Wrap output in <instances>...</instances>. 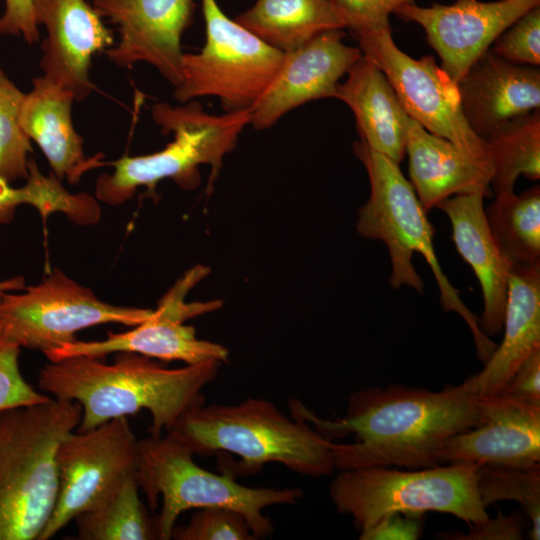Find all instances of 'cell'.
<instances>
[{
    "instance_id": "obj_10",
    "label": "cell",
    "mask_w": 540,
    "mask_h": 540,
    "mask_svg": "<svg viewBox=\"0 0 540 540\" xmlns=\"http://www.w3.org/2000/svg\"><path fill=\"white\" fill-rule=\"evenodd\" d=\"M25 292L5 293L0 299V337L20 348L43 354L77 340L75 334L99 324L136 326L152 309L118 306L97 298L55 269Z\"/></svg>"
},
{
    "instance_id": "obj_20",
    "label": "cell",
    "mask_w": 540,
    "mask_h": 540,
    "mask_svg": "<svg viewBox=\"0 0 540 540\" xmlns=\"http://www.w3.org/2000/svg\"><path fill=\"white\" fill-rule=\"evenodd\" d=\"M482 193L459 194L439 203L452 226V240L474 271L483 296L479 327L486 336L499 334L507 300L511 264L498 248L485 217Z\"/></svg>"
},
{
    "instance_id": "obj_31",
    "label": "cell",
    "mask_w": 540,
    "mask_h": 540,
    "mask_svg": "<svg viewBox=\"0 0 540 540\" xmlns=\"http://www.w3.org/2000/svg\"><path fill=\"white\" fill-rule=\"evenodd\" d=\"M25 94L0 67V177L9 183L29 176L31 140L20 123Z\"/></svg>"
},
{
    "instance_id": "obj_26",
    "label": "cell",
    "mask_w": 540,
    "mask_h": 540,
    "mask_svg": "<svg viewBox=\"0 0 540 540\" xmlns=\"http://www.w3.org/2000/svg\"><path fill=\"white\" fill-rule=\"evenodd\" d=\"M74 521L80 540L158 539L155 522L139 497L135 472L126 475L100 502Z\"/></svg>"
},
{
    "instance_id": "obj_24",
    "label": "cell",
    "mask_w": 540,
    "mask_h": 540,
    "mask_svg": "<svg viewBox=\"0 0 540 540\" xmlns=\"http://www.w3.org/2000/svg\"><path fill=\"white\" fill-rule=\"evenodd\" d=\"M504 337L473 375L478 395H493L509 381L517 368L540 350V264L512 267L503 321Z\"/></svg>"
},
{
    "instance_id": "obj_3",
    "label": "cell",
    "mask_w": 540,
    "mask_h": 540,
    "mask_svg": "<svg viewBox=\"0 0 540 540\" xmlns=\"http://www.w3.org/2000/svg\"><path fill=\"white\" fill-rule=\"evenodd\" d=\"M167 432L173 433L194 455L227 451L241 458L230 470L258 472L269 462L310 477L333 474V441L300 417L291 418L272 402L247 398L235 405L205 403L188 410Z\"/></svg>"
},
{
    "instance_id": "obj_8",
    "label": "cell",
    "mask_w": 540,
    "mask_h": 540,
    "mask_svg": "<svg viewBox=\"0 0 540 540\" xmlns=\"http://www.w3.org/2000/svg\"><path fill=\"white\" fill-rule=\"evenodd\" d=\"M477 468L470 463L412 471L370 466L340 470L329 486L336 510L364 529L389 513L435 511L468 524L488 518L477 491Z\"/></svg>"
},
{
    "instance_id": "obj_29",
    "label": "cell",
    "mask_w": 540,
    "mask_h": 540,
    "mask_svg": "<svg viewBox=\"0 0 540 540\" xmlns=\"http://www.w3.org/2000/svg\"><path fill=\"white\" fill-rule=\"evenodd\" d=\"M28 168L29 176L20 188L10 186L0 177V225L11 223L17 207L22 204L33 206L43 219L61 212L81 225L99 221L101 210L96 198L68 192L54 174H42L33 159L29 160Z\"/></svg>"
},
{
    "instance_id": "obj_22",
    "label": "cell",
    "mask_w": 540,
    "mask_h": 540,
    "mask_svg": "<svg viewBox=\"0 0 540 540\" xmlns=\"http://www.w3.org/2000/svg\"><path fill=\"white\" fill-rule=\"evenodd\" d=\"M74 95L45 76L33 79L32 89L25 94L20 123L37 143L59 180L77 184L88 171L104 165L103 155L86 156L84 140L72 122Z\"/></svg>"
},
{
    "instance_id": "obj_34",
    "label": "cell",
    "mask_w": 540,
    "mask_h": 540,
    "mask_svg": "<svg viewBox=\"0 0 540 540\" xmlns=\"http://www.w3.org/2000/svg\"><path fill=\"white\" fill-rule=\"evenodd\" d=\"M21 348L0 337V412L47 401L23 378L19 367Z\"/></svg>"
},
{
    "instance_id": "obj_6",
    "label": "cell",
    "mask_w": 540,
    "mask_h": 540,
    "mask_svg": "<svg viewBox=\"0 0 540 540\" xmlns=\"http://www.w3.org/2000/svg\"><path fill=\"white\" fill-rule=\"evenodd\" d=\"M193 452L173 433L164 437L138 440L136 478L151 510L162 508L154 518L157 538L171 539L179 515L190 509L220 507L244 516L253 535L270 536L274 530L263 514L269 506L292 505L302 498L299 488L248 487L237 483L234 474L225 470L215 474L199 467Z\"/></svg>"
},
{
    "instance_id": "obj_30",
    "label": "cell",
    "mask_w": 540,
    "mask_h": 540,
    "mask_svg": "<svg viewBox=\"0 0 540 540\" xmlns=\"http://www.w3.org/2000/svg\"><path fill=\"white\" fill-rule=\"evenodd\" d=\"M477 491L482 505L500 500L519 502L531 521L529 538H540V465L528 468L480 465Z\"/></svg>"
},
{
    "instance_id": "obj_33",
    "label": "cell",
    "mask_w": 540,
    "mask_h": 540,
    "mask_svg": "<svg viewBox=\"0 0 540 540\" xmlns=\"http://www.w3.org/2000/svg\"><path fill=\"white\" fill-rule=\"evenodd\" d=\"M489 49L511 63L539 66L540 6L511 24L493 41Z\"/></svg>"
},
{
    "instance_id": "obj_37",
    "label": "cell",
    "mask_w": 540,
    "mask_h": 540,
    "mask_svg": "<svg viewBox=\"0 0 540 540\" xmlns=\"http://www.w3.org/2000/svg\"><path fill=\"white\" fill-rule=\"evenodd\" d=\"M5 8L0 16V34L21 36L28 44L40 38L35 19L34 0H4Z\"/></svg>"
},
{
    "instance_id": "obj_15",
    "label": "cell",
    "mask_w": 540,
    "mask_h": 540,
    "mask_svg": "<svg viewBox=\"0 0 540 540\" xmlns=\"http://www.w3.org/2000/svg\"><path fill=\"white\" fill-rule=\"evenodd\" d=\"M95 11L117 27L119 39L104 54L121 68L153 66L174 88L182 78L181 38L194 0H93Z\"/></svg>"
},
{
    "instance_id": "obj_18",
    "label": "cell",
    "mask_w": 540,
    "mask_h": 540,
    "mask_svg": "<svg viewBox=\"0 0 540 540\" xmlns=\"http://www.w3.org/2000/svg\"><path fill=\"white\" fill-rule=\"evenodd\" d=\"M35 19L47 37L41 44L43 76L84 101L94 90V55L114 45L113 32L86 0H34Z\"/></svg>"
},
{
    "instance_id": "obj_32",
    "label": "cell",
    "mask_w": 540,
    "mask_h": 540,
    "mask_svg": "<svg viewBox=\"0 0 540 540\" xmlns=\"http://www.w3.org/2000/svg\"><path fill=\"white\" fill-rule=\"evenodd\" d=\"M171 539L175 540H255L244 516L220 507L197 509L190 521L174 526Z\"/></svg>"
},
{
    "instance_id": "obj_13",
    "label": "cell",
    "mask_w": 540,
    "mask_h": 540,
    "mask_svg": "<svg viewBox=\"0 0 540 540\" xmlns=\"http://www.w3.org/2000/svg\"><path fill=\"white\" fill-rule=\"evenodd\" d=\"M137 456L138 440L127 417L69 433L56 453L57 502L38 540L52 538L78 514L106 497L126 475L135 472Z\"/></svg>"
},
{
    "instance_id": "obj_1",
    "label": "cell",
    "mask_w": 540,
    "mask_h": 540,
    "mask_svg": "<svg viewBox=\"0 0 540 540\" xmlns=\"http://www.w3.org/2000/svg\"><path fill=\"white\" fill-rule=\"evenodd\" d=\"M289 410L330 440L356 435L351 444L333 442L337 471L438 466L443 444L481 422L473 375L440 391L404 385L362 389L350 395L346 415L334 421L319 418L297 399L289 401Z\"/></svg>"
},
{
    "instance_id": "obj_4",
    "label": "cell",
    "mask_w": 540,
    "mask_h": 540,
    "mask_svg": "<svg viewBox=\"0 0 540 540\" xmlns=\"http://www.w3.org/2000/svg\"><path fill=\"white\" fill-rule=\"evenodd\" d=\"M81 417L57 398L0 412V540H38L57 502L58 446Z\"/></svg>"
},
{
    "instance_id": "obj_19",
    "label": "cell",
    "mask_w": 540,
    "mask_h": 540,
    "mask_svg": "<svg viewBox=\"0 0 540 540\" xmlns=\"http://www.w3.org/2000/svg\"><path fill=\"white\" fill-rule=\"evenodd\" d=\"M463 116L481 139L540 107V69L511 63L488 49L456 83Z\"/></svg>"
},
{
    "instance_id": "obj_2",
    "label": "cell",
    "mask_w": 540,
    "mask_h": 540,
    "mask_svg": "<svg viewBox=\"0 0 540 540\" xmlns=\"http://www.w3.org/2000/svg\"><path fill=\"white\" fill-rule=\"evenodd\" d=\"M101 359L72 356L50 362L39 372L42 391L81 405L80 432L148 410L151 436L159 437L188 410L205 403L202 390L216 379L222 364L167 368L132 352H117L111 364Z\"/></svg>"
},
{
    "instance_id": "obj_38",
    "label": "cell",
    "mask_w": 540,
    "mask_h": 540,
    "mask_svg": "<svg viewBox=\"0 0 540 540\" xmlns=\"http://www.w3.org/2000/svg\"><path fill=\"white\" fill-rule=\"evenodd\" d=\"M498 393L540 405V350L533 352L517 368Z\"/></svg>"
},
{
    "instance_id": "obj_35",
    "label": "cell",
    "mask_w": 540,
    "mask_h": 540,
    "mask_svg": "<svg viewBox=\"0 0 540 540\" xmlns=\"http://www.w3.org/2000/svg\"><path fill=\"white\" fill-rule=\"evenodd\" d=\"M352 33L389 23V15L417 0H331Z\"/></svg>"
},
{
    "instance_id": "obj_36",
    "label": "cell",
    "mask_w": 540,
    "mask_h": 540,
    "mask_svg": "<svg viewBox=\"0 0 540 540\" xmlns=\"http://www.w3.org/2000/svg\"><path fill=\"white\" fill-rule=\"evenodd\" d=\"M422 513H389L360 530V540H416L422 534Z\"/></svg>"
},
{
    "instance_id": "obj_21",
    "label": "cell",
    "mask_w": 540,
    "mask_h": 540,
    "mask_svg": "<svg viewBox=\"0 0 540 540\" xmlns=\"http://www.w3.org/2000/svg\"><path fill=\"white\" fill-rule=\"evenodd\" d=\"M405 153L409 159L410 183L426 211L454 195H492L491 161L467 155L412 118L408 124Z\"/></svg>"
},
{
    "instance_id": "obj_23",
    "label": "cell",
    "mask_w": 540,
    "mask_h": 540,
    "mask_svg": "<svg viewBox=\"0 0 540 540\" xmlns=\"http://www.w3.org/2000/svg\"><path fill=\"white\" fill-rule=\"evenodd\" d=\"M334 97L352 110L360 142L400 164L410 117L384 73L365 55L350 68Z\"/></svg>"
},
{
    "instance_id": "obj_39",
    "label": "cell",
    "mask_w": 540,
    "mask_h": 540,
    "mask_svg": "<svg viewBox=\"0 0 540 540\" xmlns=\"http://www.w3.org/2000/svg\"><path fill=\"white\" fill-rule=\"evenodd\" d=\"M523 521L518 514L503 516L498 514L497 518L489 517L477 524H471L470 532L459 535L454 532L447 536L449 539L462 540H517L522 539Z\"/></svg>"
},
{
    "instance_id": "obj_7",
    "label": "cell",
    "mask_w": 540,
    "mask_h": 540,
    "mask_svg": "<svg viewBox=\"0 0 540 540\" xmlns=\"http://www.w3.org/2000/svg\"><path fill=\"white\" fill-rule=\"evenodd\" d=\"M152 118L173 140L162 150L142 156H123L108 162L111 174L100 175L95 184V198L110 206L130 200L139 187L151 190L163 179H174L183 187L195 186L198 166L209 164L212 177L221 167L224 156L236 145L239 134L250 124L251 109L206 113L196 101L182 106L157 103Z\"/></svg>"
},
{
    "instance_id": "obj_27",
    "label": "cell",
    "mask_w": 540,
    "mask_h": 540,
    "mask_svg": "<svg viewBox=\"0 0 540 540\" xmlns=\"http://www.w3.org/2000/svg\"><path fill=\"white\" fill-rule=\"evenodd\" d=\"M492 236L512 267L540 264V188L495 197L485 209Z\"/></svg>"
},
{
    "instance_id": "obj_25",
    "label": "cell",
    "mask_w": 540,
    "mask_h": 540,
    "mask_svg": "<svg viewBox=\"0 0 540 540\" xmlns=\"http://www.w3.org/2000/svg\"><path fill=\"white\" fill-rule=\"evenodd\" d=\"M266 44L288 52L347 24L331 0H256L235 19Z\"/></svg>"
},
{
    "instance_id": "obj_5",
    "label": "cell",
    "mask_w": 540,
    "mask_h": 540,
    "mask_svg": "<svg viewBox=\"0 0 540 540\" xmlns=\"http://www.w3.org/2000/svg\"><path fill=\"white\" fill-rule=\"evenodd\" d=\"M353 150L370 181V196L359 210L357 231L365 238L380 240L386 245L391 262V287L407 286L423 293L424 283L412 263L414 253L422 255L435 276L443 309L456 312L465 320L478 358L485 363L497 344L481 331L479 318L465 306L459 291L443 273L433 245V227L413 186L399 164L388 157L360 141L354 144Z\"/></svg>"
},
{
    "instance_id": "obj_14",
    "label": "cell",
    "mask_w": 540,
    "mask_h": 540,
    "mask_svg": "<svg viewBox=\"0 0 540 540\" xmlns=\"http://www.w3.org/2000/svg\"><path fill=\"white\" fill-rule=\"evenodd\" d=\"M537 6L540 0H455L429 7L403 4L394 14L423 28L442 69L457 83L504 30Z\"/></svg>"
},
{
    "instance_id": "obj_16",
    "label": "cell",
    "mask_w": 540,
    "mask_h": 540,
    "mask_svg": "<svg viewBox=\"0 0 540 540\" xmlns=\"http://www.w3.org/2000/svg\"><path fill=\"white\" fill-rule=\"evenodd\" d=\"M481 422L450 437L439 464L528 468L540 465V405L507 395H478Z\"/></svg>"
},
{
    "instance_id": "obj_40",
    "label": "cell",
    "mask_w": 540,
    "mask_h": 540,
    "mask_svg": "<svg viewBox=\"0 0 540 540\" xmlns=\"http://www.w3.org/2000/svg\"><path fill=\"white\" fill-rule=\"evenodd\" d=\"M25 287V280L22 276L0 281V299L7 292L21 291L24 290Z\"/></svg>"
},
{
    "instance_id": "obj_17",
    "label": "cell",
    "mask_w": 540,
    "mask_h": 540,
    "mask_svg": "<svg viewBox=\"0 0 540 540\" xmlns=\"http://www.w3.org/2000/svg\"><path fill=\"white\" fill-rule=\"evenodd\" d=\"M342 30L326 31L288 52L267 89L251 107L250 124L272 126L309 101L333 98L340 79L360 59V48L343 42Z\"/></svg>"
},
{
    "instance_id": "obj_11",
    "label": "cell",
    "mask_w": 540,
    "mask_h": 540,
    "mask_svg": "<svg viewBox=\"0 0 540 540\" xmlns=\"http://www.w3.org/2000/svg\"><path fill=\"white\" fill-rule=\"evenodd\" d=\"M353 35L363 55L384 73L410 118L467 155L492 162L486 142L463 116L457 84L433 56L414 59L400 50L390 23Z\"/></svg>"
},
{
    "instance_id": "obj_9",
    "label": "cell",
    "mask_w": 540,
    "mask_h": 540,
    "mask_svg": "<svg viewBox=\"0 0 540 540\" xmlns=\"http://www.w3.org/2000/svg\"><path fill=\"white\" fill-rule=\"evenodd\" d=\"M206 40L198 53H184L174 97L182 103L215 96L226 112L251 109L271 83L284 52L266 44L217 0H201Z\"/></svg>"
},
{
    "instance_id": "obj_28",
    "label": "cell",
    "mask_w": 540,
    "mask_h": 540,
    "mask_svg": "<svg viewBox=\"0 0 540 540\" xmlns=\"http://www.w3.org/2000/svg\"><path fill=\"white\" fill-rule=\"evenodd\" d=\"M484 141L493 164L490 186L495 197L514 193L520 175L540 178V109L505 123Z\"/></svg>"
},
{
    "instance_id": "obj_12",
    "label": "cell",
    "mask_w": 540,
    "mask_h": 540,
    "mask_svg": "<svg viewBox=\"0 0 540 540\" xmlns=\"http://www.w3.org/2000/svg\"><path fill=\"white\" fill-rule=\"evenodd\" d=\"M208 273L197 265L184 273L159 300L157 308L140 324L122 333H108L101 341H79L62 345L44 355L50 362L72 356L103 358L117 352H132L164 361H182L187 365L227 362L229 351L219 343L197 338L195 329L184 322L215 311L220 301L186 302L188 292Z\"/></svg>"
}]
</instances>
